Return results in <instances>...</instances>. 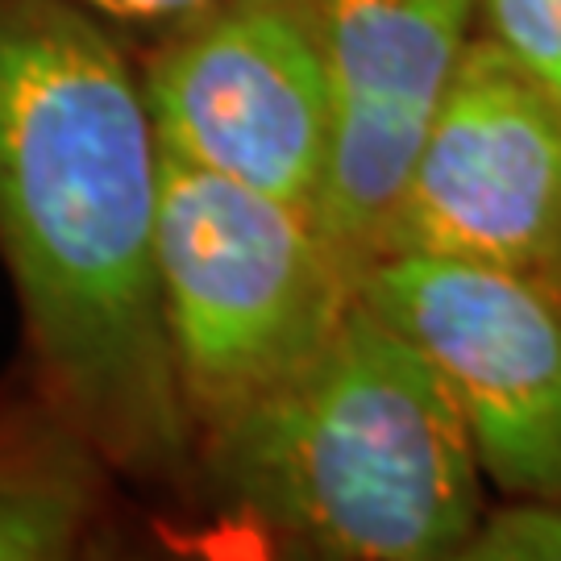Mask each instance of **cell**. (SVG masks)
<instances>
[{
	"label": "cell",
	"instance_id": "6da1fadb",
	"mask_svg": "<svg viewBox=\"0 0 561 561\" xmlns=\"http://www.w3.org/2000/svg\"><path fill=\"white\" fill-rule=\"evenodd\" d=\"M167 150L138 59L76 0H0V262L21 366L125 486L180 507L192 424L159 296Z\"/></svg>",
	"mask_w": 561,
	"mask_h": 561
},
{
	"label": "cell",
	"instance_id": "7a4b0ae2",
	"mask_svg": "<svg viewBox=\"0 0 561 561\" xmlns=\"http://www.w3.org/2000/svg\"><path fill=\"white\" fill-rule=\"evenodd\" d=\"M486 474L454 391L366 296L291 379L196 442L175 512L291 561H461Z\"/></svg>",
	"mask_w": 561,
	"mask_h": 561
},
{
	"label": "cell",
	"instance_id": "3957f363",
	"mask_svg": "<svg viewBox=\"0 0 561 561\" xmlns=\"http://www.w3.org/2000/svg\"><path fill=\"white\" fill-rule=\"evenodd\" d=\"M154 262L192 454L291 379L362 296L312 213L171 154Z\"/></svg>",
	"mask_w": 561,
	"mask_h": 561
},
{
	"label": "cell",
	"instance_id": "277c9868",
	"mask_svg": "<svg viewBox=\"0 0 561 561\" xmlns=\"http://www.w3.org/2000/svg\"><path fill=\"white\" fill-rule=\"evenodd\" d=\"M138 67L171 159L321 221L337 92L317 0H221Z\"/></svg>",
	"mask_w": 561,
	"mask_h": 561
},
{
	"label": "cell",
	"instance_id": "5b68a950",
	"mask_svg": "<svg viewBox=\"0 0 561 561\" xmlns=\"http://www.w3.org/2000/svg\"><path fill=\"white\" fill-rule=\"evenodd\" d=\"M387 254L500 271L561 304V108L482 34L408 167Z\"/></svg>",
	"mask_w": 561,
	"mask_h": 561
},
{
	"label": "cell",
	"instance_id": "8992f818",
	"mask_svg": "<svg viewBox=\"0 0 561 561\" xmlns=\"http://www.w3.org/2000/svg\"><path fill=\"white\" fill-rule=\"evenodd\" d=\"M362 296L454 391L495 495L561 500V304L466 262L387 254Z\"/></svg>",
	"mask_w": 561,
	"mask_h": 561
},
{
	"label": "cell",
	"instance_id": "52a82bcc",
	"mask_svg": "<svg viewBox=\"0 0 561 561\" xmlns=\"http://www.w3.org/2000/svg\"><path fill=\"white\" fill-rule=\"evenodd\" d=\"M337 92L321 229L354 279L379 262L408 167L470 46L482 0H317Z\"/></svg>",
	"mask_w": 561,
	"mask_h": 561
},
{
	"label": "cell",
	"instance_id": "ba28073f",
	"mask_svg": "<svg viewBox=\"0 0 561 561\" xmlns=\"http://www.w3.org/2000/svg\"><path fill=\"white\" fill-rule=\"evenodd\" d=\"M129 486L18 362L0 379V561H96L134 545Z\"/></svg>",
	"mask_w": 561,
	"mask_h": 561
},
{
	"label": "cell",
	"instance_id": "9c48e42d",
	"mask_svg": "<svg viewBox=\"0 0 561 561\" xmlns=\"http://www.w3.org/2000/svg\"><path fill=\"white\" fill-rule=\"evenodd\" d=\"M461 561H561V500L500 495L486 503Z\"/></svg>",
	"mask_w": 561,
	"mask_h": 561
},
{
	"label": "cell",
	"instance_id": "30bf717a",
	"mask_svg": "<svg viewBox=\"0 0 561 561\" xmlns=\"http://www.w3.org/2000/svg\"><path fill=\"white\" fill-rule=\"evenodd\" d=\"M479 34L503 46L561 108V0H482Z\"/></svg>",
	"mask_w": 561,
	"mask_h": 561
},
{
	"label": "cell",
	"instance_id": "8fae6325",
	"mask_svg": "<svg viewBox=\"0 0 561 561\" xmlns=\"http://www.w3.org/2000/svg\"><path fill=\"white\" fill-rule=\"evenodd\" d=\"M76 4L101 21L134 59H146L221 0H76Z\"/></svg>",
	"mask_w": 561,
	"mask_h": 561
}]
</instances>
